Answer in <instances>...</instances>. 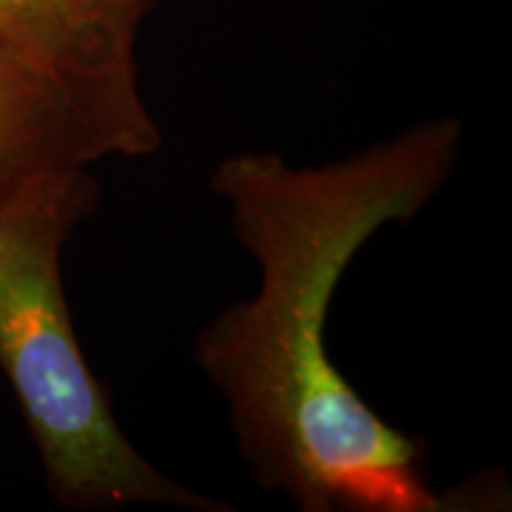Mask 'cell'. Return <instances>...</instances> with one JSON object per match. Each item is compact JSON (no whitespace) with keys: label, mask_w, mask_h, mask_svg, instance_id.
I'll return each instance as SVG.
<instances>
[{"label":"cell","mask_w":512,"mask_h":512,"mask_svg":"<svg viewBox=\"0 0 512 512\" xmlns=\"http://www.w3.org/2000/svg\"><path fill=\"white\" fill-rule=\"evenodd\" d=\"M463 126L430 119L323 166L242 152L211 185L259 264L252 299L216 313L195 342L228 403L259 486L306 512H432L425 444L384 422L332 363L325 330L354 256L387 223H408L456 166Z\"/></svg>","instance_id":"6da1fadb"},{"label":"cell","mask_w":512,"mask_h":512,"mask_svg":"<svg viewBox=\"0 0 512 512\" xmlns=\"http://www.w3.org/2000/svg\"><path fill=\"white\" fill-rule=\"evenodd\" d=\"M95 202L98 185L86 166H55L0 185V370L38 448L48 491L74 510H230L140 456L83 358L60 254Z\"/></svg>","instance_id":"7a4b0ae2"},{"label":"cell","mask_w":512,"mask_h":512,"mask_svg":"<svg viewBox=\"0 0 512 512\" xmlns=\"http://www.w3.org/2000/svg\"><path fill=\"white\" fill-rule=\"evenodd\" d=\"M159 0H0V48L46 76L100 157L162 145L138 88L140 31Z\"/></svg>","instance_id":"3957f363"},{"label":"cell","mask_w":512,"mask_h":512,"mask_svg":"<svg viewBox=\"0 0 512 512\" xmlns=\"http://www.w3.org/2000/svg\"><path fill=\"white\" fill-rule=\"evenodd\" d=\"M100 159L93 138L62 93L0 48V185L55 166Z\"/></svg>","instance_id":"277c9868"}]
</instances>
